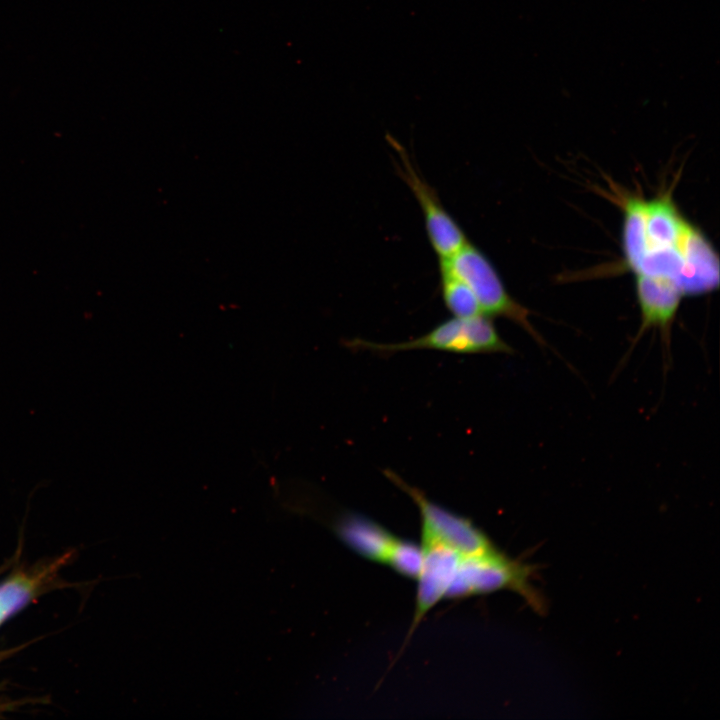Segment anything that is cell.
I'll use <instances>...</instances> for the list:
<instances>
[{
	"label": "cell",
	"instance_id": "cell-6",
	"mask_svg": "<svg viewBox=\"0 0 720 720\" xmlns=\"http://www.w3.org/2000/svg\"><path fill=\"white\" fill-rule=\"evenodd\" d=\"M388 140L398 157L397 173L419 203L433 250L439 259L451 257L469 242L467 236L444 208L435 189L415 168L405 148L392 137Z\"/></svg>",
	"mask_w": 720,
	"mask_h": 720
},
{
	"label": "cell",
	"instance_id": "cell-5",
	"mask_svg": "<svg viewBox=\"0 0 720 720\" xmlns=\"http://www.w3.org/2000/svg\"><path fill=\"white\" fill-rule=\"evenodd\" d=\"M384 475L415 503L421 519V543L439 544L469 555L496 547L473 522L430 500L423 491L407 483L392 470Z\"/></svg>",
	"mask_w": 720,
	"mask_h": 720
},
{
	"label": "cell",
	"instance_id": "cell-3",
	"mask_svg": "<svg viewBox=\"0 0 720 720\" xmlns=\"http://www.w3.org/2000/svg\"><path fill=\"white\" fill-rule=\"evenodd\" d=\"M444 261L473 290L481 312L488 317H504L521 326L540 345L547 346L529 320L530 311L506 290L492 263L470 241Z\"/></svg>",
	"mask_w": 720,
	"mask_h": 720
},
{
	"label": "cell",
	"instance_id": "cell-2",
	"mask_svg": "<svg viewBox=\"0 0 720 720\" xmlns=\"http://www.w3.org/2000/svg\"><path fill=\"white\" fill-rule=\"evenodd\" d=\"M344 345L353 350H368L381 354L432 349L456 354L513 353L495 328L491 317L477 315L468 318L452 317L415 339L398 343H376L354 338Z\"/></svg>",
	"mask_w": 720,
	"mask_h": 720
},
{
	"label": "cell",
	"instance_id": "cell-9",
	"mask_svg": "<svg viewBox=\"0 0 720 720\" xmlns=\"http://www.w3.org/2000/svg\"><path fill=\"white\" fill-rule=\"evenodd\" d=\"M439 272L442 299L452 316L468 318L481 315L478 300L468 283L444 261H439Z\"/></svg>",
	"mask_w": 720,
	"mask_h": 720
},
{
	"label": "cell",
	"instance_id": "cell-7",
	"mask_svg": "<svg viewBox=\"0 0 720 720\" xmlns=\"http://www.w3.org/2000/svg\"><path fill=\"white\" fill-rule=\"evenodd\" d=\"M636 275V294L641 312V324L633 346L650 329H657L666 347L670 346L671 328L684 294L669 278Z\"/></svg>",
	"mask_w": 720,
	"mask_h": 720
},
{
	"label": "cell",
	"instance_id": "cell-1",
	"mask_svg": "<svg viewBox=\"0 0 720 720\" xmlns=\"http://www.w3.org/2000/svg\"><path fill=\"white\" fill-rule=\"evenodd\" d=\"M533 571L530 565L509 558L497 547L476 554H460L445 599L511 590L539 611L543 600L532 585Z\"/></svg>",
	"mask_w": 720,
	"mask_h": 720
},
{
	"label": "cell",
	"instance_id": "cell-11",
	"mask_svg": "<svg viewBox=\"0 0 720 720\" xmlns=\"http://www.w3.org/2000/svg\"><path fill=\"white\" fill-rule=\"evenodd\" d=\"M9 617L4 608L0 604V625Z\"/></svg>",
	"mask_w": 720,
	"mask_h": 720
},
{
	"label": "cell",
	"instance_id": "cell-10",
	"mask_svg": "<svg viewBox=\"0 0 720 720\" xmlns=\"http://www.w3.org/2000/svg\"><path fill=\"white\" fill-rule=\"evenodd\" d=\"M645 202V199L638 196L623 200V248L626 263L631 270L645 252Z\"/></svg>",
	"mask_w": 720,
	"mask_h": 720
},
{
	"label": "cell",
	"instance_id": "cell-8",
	"mask_svg": "<svg viewBox=\"0 0 720 720\" xmlns=\"http://www.w3.org/2000/svg\"><path fill=\"white\" fill-rule=\"evenodd\" d=\"M692 227L680 214L669 195L646 200L644 254L667 248H677L683 254L684 241Z\"/></svg>",
	"mask_w": 720,
	"mask_h": 720
},
{
	"label": "cell",
	"instance_id": "cell-4",
	"mask_svg": "<svg viewBox=\"0 0 720 720\" xmlns=\"http://www.w3.org/2000/svg\"><path fill=\"white\" fill-rule=\"evenodd\" d=\"M332 529L354 552L416 579L422 562L420 545L401 539L375 521L357 514H341Z\"/></svg>",
	"mask_w": 720,
	"mask_h": 720
}]
</instances>
